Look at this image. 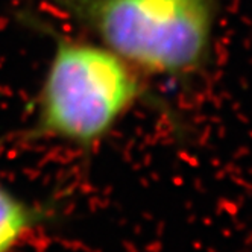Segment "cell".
<instances>
[{"label": "cell", "instance_id": "6da1fadb", "mask_svg": "<svg viewBox=\"0 0 252 252\" xmlns=\"http://www.w3.org/2000/svg\"><path fill=\"white\" fill-rule=\"evenodd\" d=\"M141 73L97 41L57 37L28 129L90 152L145 97Z\"/></svg>", "mask_w": 252, "mask_h": 252}, {"label": "cell", "instance_id": "7a4b0ae2", "mask_svg": "<svg viewBox=\"0 0 252 252\" xmlns=\"http://www.w3.org/2000/svg\"><path fill=\"white\" fill-rule=\"evenodd\" d=\"M141 75L186 76L204 63L213 0H44Z\"/></svg>", "mask_w": 252, "mask_h": 252}, {"label": "cell", "instance_id": "3957f363", "mask_svg": "<svg viewBox=\"0 0 252 252\" xmlns=\"http://www.w3.org/2000/svg\"><path fill=\"white\" fill-rule=\"evenodd\" d=\"M49 211L35 207L0 184V252H12L46 222Z\"/></svg>", "mask_w": 252, "mask_h": 252}, {"label": "cell", "instance_id": "277c9868", "mask_svg": "<svg viewBox=\"0 0 252 252\" xmlns=\"http://www.w3.org/2000/svg\"><path fill=\"white\" fill-rule=\"evenodd\" d=\"M223 234H225V236H228V237H229V236H231V231H229V229H225V231H223Z\"/></svg>", "mask_w": 252, "mask_h": 252}]
</instances>
